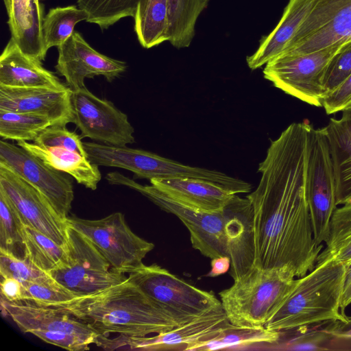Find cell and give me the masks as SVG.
<instances>
[{
	"label": "cell",
	"mask_w": 351,
	"mask_h": 351,
	"mask_svg": "<svg viewBox=\"0 0 351 351\" xmlns=\"http://www.w3.org/2000/svg\"><path fill=\"white\" fill-rule=\"evenodd\" d=\"M311 128L307 120L293 123L271 141L258 165L260 182L246 196L253 210L254 266L295 278L315 267L323 247L314 238L306 194Z\"/></svg>",
	"instance_id": "6da1fadb"
},
{
	"label": "cell",
	"mask_w": 351,
	"mask_h": 351,
	"mask_svg": "<svg viewBox=\"0 0 351 351\" xmlns=\"http://www.w3.org/2000/svg\"><path fill=\"white\" fill-rule=\"evenodd\" d=\"M110 184L132 189L162 210L176 215L190 233L192 246L204 256L230 258L229 274L236 280L246 273L254 262L253 210L247 198L237 195L221 210L197 209L169 197L154 185H141L118 171L108 173Z\"/></svg>",
	"instance_id": "7a4b0ae2"
},
{
	"label": "cell",
	"mask_w": 351,
	"mask_h": 351,
	"mask_svg": "<svg viewBox=\"0 0 351 351\" xmlns=\"http://www.w3.org/2000/svg\"><path fill=\"white\" fill-rule=\"evenodd\" d=\"M54 307L69 312L104 337H145L182 325L128 279Z\"/></svg>",
	"instance_id": "3957f363"
},
{
	"label": "cell",
	"mask_w": 351,
	"mask_h": 351,
	"mask_svg": "<svg viewBox=\"0 0 351 351\" xmlns=\"http://www.w3.org/2000/svg\"><path fill=\"white\" fill-rule=\"evenodd\" d=\"M346 264L328 257L301 278L295 287L266 322L276 331L300 328L331 321L346 322L341 300Z\"/></svg>",
	"instance_id": "277c9868"
},
{
	"label": "cell",
	"mask_w": 351,
	"mask_h": 351,
	"mask_svg": "<svg viewBox=\"0 0 351 351\" xmlns=\"http://www.w3.org/2000/svg\"><path fill=\"white\" fill-rule=\"evenodd\" d=\"M298 278L283 269L252 266L219 293L229 322L239 326H265L297 284Z\"/></svg>",
	"instance_id": "5b68a950"
},
{
	"label": "cell",
	"mask_w": 351,
	"mask_h": 351,
	"mask_svg": "<svg viewBox=\"0 0 351 351\" xmlns=\"http://www.w3.org/2000/svg\"><path fill=\"white\" fill-rule=\"evenodd\" d=\"M1 308L24 333L70 351L89 350L99 335L88 324L60 308L29 300L9 302L1 298Z\"/></svg>",
	"instance_id": "8992f818"
},
{
	"label": "cell",
	"mask_w": 351,
	"mask_h": 351,
	"mask_svg": "<svg viewBox=\"0 0 351 351\" xmlns=\"http://www.w3.org/2000/svg\"><path fill=\"white\" fill-rule=\"evenodd\" d=\"M128 279L181 324L222 306L212 291L200 289L157 264L144 265Z\"/></svg>",
	"instance_id": "52a82bcc"
},
{
	"label": "cell",
	"mask_w": 351,
	"mask_h": 351,
	"mask_svg": "<svg viewBox=\"0 0 351 351\" xmlns=\"http://www.w3.org/2000/svg\"><path fill=\"white\" fill-rule=\"evenodd\" d=\"M65 247L66 263L47 274L75 295L93 294L128 279L112 268L89 239L69 224Z\"/></svg>",
	"instance_id": "ba28073f"
},
{
	"label": "cell",
	"mask_w": 351,
	"mask_h": 351,
	"mask_svg": "<svg viewBox=\"0 0 351 351\" xmlns=\"http://www.w3.org/2000/svg\"><path fill=\"white\" fill-rule=\"evenodd\" d=\"M66 222L89 239L120 273L129 274L143 267V260L154 248V243L133 232L120 212L99 219L69 216Z\"/></svg>",
	"instance_id": "9c48e42d"
},
{
	"label": "cell",
	"mask_w": 351,
	"mask_h": 351,
	"mask_svg": "<svg viewBox=\"0 0 351 351\" xmlns=\"http://www.w3.org/2000/svg\"><path fill=\"white\" fill-rule=\"evenodd\" d=\"M341 45L302 55H280L263 69L264 78L284 93L308 104L322 106V78L326 67Z\"/></svg>",
	"instance_id": "30bf717a"
},
{
	"label": "cell",
	"mask_w": 351,
	"mask_h": 351,
	"mask_svg": "<svg viewBox=\"0 0 351 351\" xmlns=\"http://www.w3.org/2000/svg\"><path fill=\"white\" fill-rule=\"evenodd\" d=\"M306 194L315 242L329 239L330 222L337 209L334 169L324 128L310 134L306 171Z\"/></svg>",
	"instance_id": "8fae6325"
},
{
	"label": "cell",
	"mask_w": 351,
	"mask_h": 351,
	"mask_svg": "<svg viewBox=\"0 0 351 351\" xmlns=\"http://www.w3.org/2000/svg\"><path fill=\"white\" fill-rule=\"evenodd\" d=\"M71 90L73 123L82 137L114 146H126L135 142L134 129L128 115L112 102L98 97L86 86Z\"/></svg>",
	"instance_id": "7c38bea8"
},
{
	"label": "cell",
	"mask_w": 351,
	"mask_h": 351,
	"mask_svg": "<svg viewBox=\"0 0 351 351\" xmlns=\"http://www.w3.org/2000/svg\"><path fill=\"white\" fill-rule=\"evenodd\" d=\"M350 39L351 0H314L309 14L280 55L307 54Z\"/></svg>",
	"instance_id": "4fadbf2b"
},
{
	"label": "cell",
	"mask_w": 351,
	"mask_h": 351,
	"mask_svg": "<svg viewBox=\"0 0 351 351\" xmlns=\"http://www.w3.org/2000/svg\"><path fill=\"white\" fill-rule=\"evenodd\" d=\"M0 163L36 188L65 221L74 197L73 180L19 145L0 141Z\"/></svg>",
	"instance_id": "5bb4252c"
},
{
	"label": "cell",
	"mask_w": 351,
	"mask_h": 351,
	"mask_svg": "<svg viewBox=\"0 0 351 351\" xmlns=\"http://www.w3.org/2000/svg\"><path fill=\"white\" fill-rule=\"evenodd\" d=\"M230 323L220 307L173 329L151 337H110L100 336L97 346L106 350L141 351H190L195 345L213 337Z\"/></svg>",
	"instance_id": "9a60e30c"
},
{
	"label": "cell",
	"mask_w": 351,
	"mask_h": 351,
	"mask_svg": "<svg viewBox=\"0 0 351 351\" xmlns=\"http://www.w3.org/2000/svg\"><path fill=\"white\" fill-rule=\"evenodd\" d=\"M0 189L12 202L24 225L65 246L68 223L46 197L6 165L0 163Z\"/></svg>",
	"instance_id": "2e32d148"
},
{
	"label": "cell",
	"mask_w": 351,
	"mask_h": 351,
	"mask_svg": "<svg viewBox=\"0 0 351 351\" xmlns=\"http://www.w3.org/2000/svg\"><path fill=\"white\" fill-rule=\"evenodd\" d=\"M56 73L64 77L71 90L85 86L86 78L103 76L108 82L127 69L124 61L113 59L93 48L77 31L58 47Z\"/></svg>",
	"instance_id": "e0dca14e"
},
{
	"label": "cell",
	"mask_w": 351,
	"mask_h": 351,
	"mask_svg": "<svg viewBox=\"0 0 351 351\" xmlns=\"http://www.w3.org/2000/svg\"><path fill=\"white\" fill-rule=\"evenodd\" d=\"M72 90L69 87H8L0 86V110L45 117L51 125L73 123Z\"/></svg>",
	"instance_id": "ac0fdd59"
},
{
	"label": "cell",
	"mask_w": 351,
	"mask_h": 351,
	"mask_svg": "<svg viewBox=\"0 0 351 351\" xmlns=\"http://www.w3.org/2000/svg\"><path fill=\"white\" fill-rule=\"evenodd\" d=\"M0 86L64 88L66 84L42 61L25 53L10 38L0 56Z\"/></svg>",
	"instance_id": "d6986e66"
},
{
	"label": "cell",
	"mask_w": 351,
	"mask_h": 351,
	"mask_svg": "<svg viewBox=\"0 0 351 351\" xmlns=\"http://www.w3.org/2000/svg\"><path fill=\"white\" fill-rule=\"evenodd\" d=\"M11 38L30 57L45 60L42 25L45 7L40 0H3Z\"/></svg>",
	"instance_id": "ffe728a7"
},
{
	"label": "cell",
	"mask_w": 351,
	"mask_h": 351,
	"mask_svg": "<svg viewBox=\"0 0 351 351\" xmlns=\"http://www.w3.org/2000/svg\"><path fill=\"white\" fill-rule=\"evenodd\" d=\"M150 183L182 204L211 212L223 210L237 195L219 184L199 178L152 179Z\"/></svg>",
	"instance_id": "44dd1931"
},
{
	"label": "cell",
	"mask_w": 351,
	"mask_h": 351,
	"mask_svg": "<svg viewBox=\"0 0 351 351\" xmlns=\"http://www.w3.org/2000/svg\"><path fill=\"white\" fill-rule=\"evenodd\" d=\"M314 0H289L274 29L263 37L256 51L247 56L248 67L255 70L280 55L309 14Z\"/></svg>",
	"instance_id": "7402d4cb"
},
{
	"label": "cell",
	"mask_w": 351,
	"mask_h": 351,
	"mask_svg": "<svg viewBox=\"0 0 351 351\" xmlns=\"http://www.w3.org/2000/svg\"><path fill=\"white\" fill-rule=\"evenodd\" d=\"M324 127L333 165L337 205L351 202V106Z\"/></svg>",
	"instance_id": "603a6c76"
},
{
	"label": "cell",
	"mask_w": 351,
	"mask_h": 351,
	"mask_svg": "<svg viewBox=\"0 0 351 351\" xmlns=\"http://www.w3.org/2000/svg\"><path fill=\"white\" fill-rule=\"evenodd\" d=\"M17 145L42 160L49 167L67 173L90 190H95L101 179L99 166L87 157L61 147H45L27 141Z\"/></svg>",
	"instance_id": "cb8c5ba5"
},
{
	"label": "cell",
	"mask_w": 351,
	"mask_h": 351,
	"mask_svg": "<svg viewBox=\"0 0 351 351\" xmlns=\"http://www.w3.org/2000/svg\"><path fill=\"white\" fill-rule=\"evenodd\" d=\"M168 0H139L134 16L140 45L149 49L169 40Z\"/></svg>",
	"instance_id": "d4e9b609"
},
{
	"label": "cell",
	"mask_w": 351,
	"mask_h": 351,
	"mask_svg": "<svg viewBox=\"0 0 351 351\" xmlns=\"http://www.w3.org/2000/svg\"><path fill=\"white\" fill-rule=\"evenodd\" d=\"M280 332L265 326H239L230 322L207 340L194 346L190 351L217 350L254 344L277 343Z\"/></svg>",
	"instance_id": "484cf974"
},
{
	"label": "cell",
	"mask_w": 351,
	"mask_h": 351,
	"mask_svg": "<svg viewBox=\"0 0 351 351\" xmlns=\"http://www.w3.org/2000/svg\"><path fill=\"white\" fill-rule=\"evenodd\" d=\"M168 1V41L177 49L188 47L195 36L197 21L207 8L208 0Z\"/></svg>",
	"instance_id": "4316f807"
},
{
	"label": "cell",
	"mask_w": 351,
	"mask_h": 351,
	"mask_svg": "<svg viewBox=\"0 0 351 351\" xmlns=\"http://www.w3.org/2000/svg\"><path fill=\"white\" fill-rule=\"evenodd\" d=\"M23 228L16 209L0 189V253L19 260L27 258Z\"/></svg>",
	"instance_id": "83f0119b"
},
{
	"label": "cell",
	"mask_w": 351,
	"mask_h": 351,
	"mask_svg": "<svg viewBox=\"0 0 351 351\" xmlns=\"http://www.w3.org/2000/svg\"><path fill=\"white\" fill-rule=\"evenodd\" d=\"M88 13L77 5L56 7L45 14L42 25V33L46 51L64 43L75 32V26L82 21H87Z\"/></svg>",
	"instance_id": "f1b7e54d"
},
{
	"label": "cell",
	"mask_w": 351,
	"mask_h": 351,
	"mask_svg": "<svg viewBox=\"0 0 351 351\" xmlns=\"http://www.w3.org/2000/svg\"><path fill=\"white\" fill-rule=\"evenodd\" d=\"M23 231L27 257L39 269L48 273L66 263L65 246L28 226L24 225Z\"/></svg>",
	"instance_id": "f546056e"
},
{
	"label": "cell",
	"mask_w": 351,
	"mask_h": 351,
	"mask_svg": "<svg viewBox=\"0 0 351 351\" xmlns=\"http://www.w3.org/2000/svg\"><path fill=\"white\" fill-rule=\"evenodd\" d=\"M51 125L50 120L40 115L0 110V136L3 140L34 141Z\"/></svg>",
	"instance_id": "4dcf8cb0"
},
{
	"label": "cell",
	"mask_w": 351,
	"mask_h": 351,
	"mask_svg": "<svg viewBox=\"0 0 351 351\" xmlns=\"http://www.w3.org/2000/svg\"><path fill=\"white\" fill-rule=\"evenodd\" d=\"M138 1L77 0V3L88 13L86 22L96 24L104 30L122 19L134 18Z\"/></svg>",
	"instance_id": "1f68e13d"
},
{
	"label": "cell",
	"mask_w": 351,
	"mask_h": 351,
	"mask_svg": "<svg viewBox=\"0 0 351 351\" xmlns=\"http://www.w3.org/2000/svg\"><path fill=\"white\" fill-rule=\"evenodd\" d=\"M23 287V300L32 301L40 305L56 306L77 297L51 277L42 282L28 283Z\"/></svg>",
	"instance_id": "d6a6232c"
},
{
	"label": "cell",
	"mask_w": 351,
	"mask_h": 351,
	"mask_svg": "<svg viewBox=\"0 0 351 351\" xmlns=\"http://www.w3.org/2000/svg\"><path fill=\"white\" fill-rule=\"evenodd\" d=\"M351 75V39L340 45L328 62L322 78L324 95L340 86Z\"/></svg>",
	"instance_id": "836d02e7"
},
{
	"label": "cell",
	"mask_w": 351,
	"mask_h": 351,
	"mask_svg": "<svg viewBox=\"0 0 351 351\" xmlns=\"http://www.w3.org/2000/svg\"><path fill=\"white\" fill-rule=\"evenodd\" d=\"M0 273L3 278H12L23 286L42 282L50 278L45 271L39 269L28 258L19 260L0 253Z\"/></svg>",
	"instance_id": "e575fe53"
},
{
	"label": "cell",
	"mask_w": 351,
	"mask_h": 351,
	"mask_svg": "<svg viewBox=\"0 0 351 351\" xmlns=\"http://www.w3.org/2000/svg\"><path fill=\"white\" fill-rule=\"evenodd\" d=\"M82 138L67 130L66 125H51L38 135L34 143L45 147L64 148L87 157Z\"/></svg>",
	"instance_id": "d590c367"
},
{
	"label": "cell",
	"mask_w": 351,
	"mask_h": 351,
	"mask_svg": "<svg viewBox=\"0 0 351 351\" xmlns=\"http://www.w3.org/2000/svg\"><path fill=\"white\" fill-rule=\"evenodd\" d=\"M351 235V202L335 210L330 222V235L326 248L328 252L345 238Z\"/></svg>",
	"instance_id": "8d00e7d4"
},
{
	"label": "cell",
	"mask_w": 351,
	"mask_h": 351,
	"mask_svg": "<svg viewBox=\"0 0 351 351\" xmlns=\"http://www.w3.org/2000/svg\"><path fill=\"white\" fill-rule=\"evenodd\" d=\"M351 106V75L336 89L325 95L322 107L331 114Z\"/></svg>",
	"instance_id": "74e56055"
},
{
	"label": "cell",
	"mask_w": 351,
	"mask_h": 351,
	"mask_svg": "<svg viewBox=\"0 0 351 351\" xmlns=\"http://www.w3.org/2000/svg\"><path fill=\"white\" fill-rule=\"evenodd\" d=\"M328 257H332L335 260L344 264L350 263L351 235L343 239L329 251L321 252L317 258V261Z\"/></svg>",
	"instance_id": "f35d334b"
},
{
	"label": "cell",
	"mask_w": 351,
	"mask_h": 351,
	"mask_svg": "<svg viewBox=\"0 0 351 351\" xmlns=\"http://www.w3.org/2000/svg\"><path fill=\"white\" fill-rule=\"evenodd\" d=\"M23 287L21 283L12 278L1 277V298L9 302L23 300Z\"/></svg>",
	"instance_id": "ab89813d"
},
{
	"label": "cell",
	"mask_w": 351,
	"mask_h": 351,
	"mask_svg": "<svg viewBox=\"0 0 351 351\" xmlns=\"http://www.w3.org/2000/svg\"><path fill=\"white\" fill-rule=\"evenodd\" d=\"M351 304V262L346 264L344 282L341 300V309L342 313Z\"/></svg>",
	"instance_id": "60d3db41"
},
{
	"label": "cell",
	"mask_w": 351,
	"mask_h": 351,
	"mask_svg": "<svg viewBox=\"0 0 351 351\" xmlns=\"http://www.w3.org/2000/svg\"><path fill=\"white\" fill-rule=\"evenodd\" d=\"M230 258L228 256H221L211 259V269L206 276L216 277L226 274L230 268Z\"/></svg>",
	"instance_id": "b9f144b4"
},
{
	"label": "cell",
	"mask_w": 351,
	"mask_h": 351,
	"mask_svg": "<svg viewBox=\"0 0 351 351\" xmlns=\"http://www.w3.org/2000/svg\"><path fill=\"white\" fill-rule=\"evenodd\" d=\"M326 330L330 335L341 339H351V317L346 322H334Z\"/></svg>",
	"instance_id": "7bdbcfd3"
}]
</instances>
